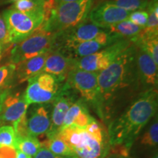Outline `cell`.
<instances>
[{
    "mask_svg": "<svg viewBox=\"0 0 158 158\" xmlns=\"http://www.w3.org/2000/svg\"><path fill=\"white\" fill-rule=\"evenodd\" d=\"M136 45L132 43L105 70L98 73L100 100V112L104 105L114 100L117 94L133 83L138 81L135 65Z\"/></svg>",
    "mask_w": 158,
    "mask_h": 158,
    "instance_id": "2",
    "label": "cell"
},
{
    "mask_svg": "<svg viewBox=\"0 0 158 158\" xmlns=\"http://www.w3.org/2000/svg\"><path fill=\"white\" fill-rule=\"evenodd\" d=\"M33 158H77L76 157H63L56 155L44 147H41Z\"/></svg>",
    "mask_w": 158,
    "mask_h": 158,
    "instance_id": "31",
    "label": "cell"
},
{
    "mask_svg": "<svg viewBox=\"0 0 158 158\" xmlns=\"http://www.w3.org/2000/svg\"><path fill=\"white\" fill-rule=\"evenodd\" d=\"M116 40L121 39L133 40L141 33L143 28L124 20L121 22L109 25L102 29Z\"/></svg>",
    "mask_w": 158,
    "mask_h": 158,
    "instance_id": "19",
    "label": "cell"
},
{
    "mask_svg": "<svg viewBox=\"0 0 158 158\" xmlns=\"http://www.w3.org/2000/svg\"><path fill=\"white\" fill-rule=\"evenodd\" d=\"M75 59L58 51L49 53L45 59L42 72L47 73L62 80L74 69Z\"/></svg>",
    "mask_w": 158,
    "mask_h": 158,
    "instance_id": "15",
    "label": "cell"
},
{
    "mask_svg": "<svg viewBox=\"0 0 158 158\" xmlns=\"http://www.w3.org/2000/svg\"><path fill=\"white\" fill-rule=\"evenodd\" d=\"M40 143L41 147L45 148L56 155L63 156V157H76L68 144L57 134L47 136L46 139Z\"/></svg>",
    "mask_w": 158,
    "mask_h": 158,
    "instance_id": "21",
    "label": "cell"
},
{
    "mask_svg": "<svg viewBox=\"0 0 158 158\" xmlns=\"http://www.w3.org/2000/svg\"><path fill=\"white\" fill-rule=\"evenodd\" d=\"M136 45L135 65L138 83L146 90L157 89L158 84V65L142 47Z\"/></svg>",
    "mask_w": 158,
    "mask_h": 158,
    "instance_id": "11",
    "label": "cell"
},
{
    "mask_svg": "<svg viewBox=\"0 0 158 158\" xmlns=\"http://www.w3.org/2000/svg\"><path fill=\"white\" fill-rule=\"evenodd\" d=\"M102 30V29L98 27L86 19L84 22L74 28L59 33L63 35L62 37L59 36L58 33V39H62L63 40L62 45L65 51L62 53L64 54L69 49L79 43L94 40Z\"/></svg>",
    "mask_w": 158,
    "mask_h": 158,
    "instance_id": "12",
    "label": "cell"
},
{
    "mask_svg": "<svg viewBox=\"0 0 158 158\" xmlns=\"http://www.w3.org/2000/svg\"><path fill=\"white\" fill-rule=\"evenodd\" d=\"M130 13L105 1L92 8L87 19L98 27L104 29L109 25L127 20Z\"/></svg>",
    "mask_w": 158,
    "mask_h": 158,
    "instance_id": "10",
    "label": "cell"
},
{
    "mask_svg": "<svg viewBox=\"0 0 158 158\" xmlns=\"http://www.w3.org/2000/svg\"><path fill=\"white\" fill-rule=\"evenodd\" d=\"M108 2L128 12L144 10L150 0H106Z\"/></svg>",
    "mask_w": 158,
    "mask_h": 158,
    "instance_id": "25",
    "label": "cell"
},
{
    "mask_svg": "<svg viewBox=\"0 0 158 158\" xmlns=\"http://www.w3.org/2000/svg\"><path fill=\"white\" fill-rule=\"evenodd\" d=\"M2 53H3V49L1 47V45H0V60H1L2 56Z\"/></svg>",
    "mask_w": 158,
    "mask_h": 158,
    "instance_id": "38",
    "label": "cell"
},
{
    "mask_svg": "<svg viewBox=\"0 0 158 158\" xmlns=\"http://www.w3.org/2000/svg\"><path fill=\"white\" fill-rule=\"evenodd\" d=\"M133 42L121 39L93 54L75 59L74 69L98 73L107 68L121 53L126 50Z\"/></svg>",
    "mask_w": 158,
    "mask_h": 158,
    "instance_id": "7",
    "label": "cell"
},
{
    "mask_svg": "<svg viewBox=\"0 0 158 158\" xmlns=\"http://www.w3.org/2000/svg\"><path fill=\"white\" fill-rule=\"evenodd\" d=\"M153 158H158V157H157V155H156V156H155V157H154Z\"/></svg>",
    "mask_w": 158,
    "mask_h": 158,
    "instance_id": "40",
    "label": "cell"
},
{
    "mask_svg": "<svg viewBox=\"0 0 158 158\" xmlns=\"http://www.w3.org/2000/svg\"><path fill=\"white\" fill-rule=\"evenodd\" d=\"M75 102L73 96L68 91V86L60 90L56 99L53 102L52 112L51 114V126L47 136L58 133L62 127L65 115L71 106Z\"/></svg>",
    "mask_w": 158,
    "mask_h": 158,
    "instance_id": "13",
    "label": "cell"
},
{
    "mask_svg": "<svg viewBox=\"0 0 158 158\" xmlns=\"http://www.w3.org/2000/svg\"><path fill=\"white\" fill-rule=\"evenodd\" d=\"M16 149L13 147H1L0 148V158H15Z\"/></svg>",
    "mask_w": 158,
    "mask_h": 158,
    "instance_id": "32",
    "label": "cell"
},
{
    "mask_svg": "<svg viewBox=\"0 0 158 158\" xmlns=\"http://www.w3.org/2000/svg\"><path fill=\"white\" fill-rule=\"evenodd\" d=\"M45 0H18L10 8L28 14H41L44 17Z\"/></svg>",
    "mask_w": 158,
    "mask_h": 158,
    "instance_id": "23",
    "label": "cell"
},
{
    "mask_svg": "<svg viewBox=\"0 0 158 158\" xmlns=\"http://www.w3.org/2000/svg\"><path fill=\"white\" fill-rule=\"evenodd\" d=\"M0 45L2 48L3 51L13 45L5 20L2 13H0Z\"/></svg>",
    "mask_w": 158,
    "mask_h": 158,
    "instance_id": "29",
    "label": "cell"
},
{
    "mask_svg": "<svg viewBox=\"0 0 158 158\" xmlns=\"http://www.w3.org/2000/svg\"><path fill=\"white\" fill-rule=\"evenodd\" d=\"M58 33L46 31L40 26L23 41L13 45L10 63L16 64L32 57L52 52L56 49Z\"/></svg>",
    "mask_w": 158,
    "mask_h": 158,
    "instance_id": "5",
    "label": "cell"
},
{
    "mask_svg": "<svg viewBox=\"0 0 158 158\" xmlns=\"http://www.w3.org/2000/svg\"><path fill=\"white\" fill-rule=\"evenodd\" d=\"M119 158H131V157H119Z\"/></svg>",
    "mask_w": 158,
    "mask_h": 158,
    "instance_id": "39",
    "label": "cell"
},
{
    "mask_svg": "<svg viewBox=\"0 0 158 158\" xmlns=\"http://www.w3.org/2000/svg\"><path fill=\"white\" fill-rule=\"evenodd\" d=\"M103 158H119V157H118V155H116V154H114L113 152H111L110 151H109V152Z\"/></svg>",
    "mask_w": 158,
    "mask_h": 158,
    "instance_id": "37",
    "label": "cell"
},
{
    "mask_svg": "<svg viewBox=\"0 0 158 158\" xmlns=\"http://www.w3.org/2000/svg\"><path fill=\"white\" fill-rule=\"evenodd\" d=\"M67 85L79 92L85 101L92 103L100 112L98 73L73 69L67 76Z\"/></svg>",
    "mask_w": 158,
    "mask_h": 158,
    "instance_id": "9",
    "label": "cell"
},
{
    "mask_svg": "<svg viewBox=\"0 0 158 158\" xmlns=\"http://www.w3.org/2000/svg\"><path fill=\"white\" fill-rule=\"evenodd\" d=\"M106 45L100 43L96 39L92 40L89 41H86L75 45L74 47L69 49L64 54H66L69 52L70 54V57L73 59H80L82 57L93 54L94 53L101 51L102 49L106 48ZM63 54V53H62Z\"/></svg>",
    "mask_w": 158,
    "mask_h": 158,
    "instance_id": "22",
    "label": "cell"
},
{
    "mask_svg": "<svg viewBox=\"0 0 158 158\" xmlns=\"http://www.w3.org/2000/svg\"><path fill=\"white\" fill-rule=\"evenodd\" d=\"M15 158H33L30 157V156L26 155V154L21 152L20 151H17L16 150V156H15Z\"/></svg>",
    "mask_w": 158,
    "mask_h": 158,
    "instance_id": "34",
    "label": "cell"
},
{
    "mask_svg": "<svg viewBox=\"0 0 158 158\" xmlns=\"http://www.w3.org/2000/svg\"><path fill=\"white\" fill-rule=\"evenodd\" d=\"M48 54L49 53L26 59L15 64L13 79L19 84H22L42 73L45 59Z\"/></svg>",
    "mask_w": 158,
    "mask_h": 158,
    "instance_id": "17",
    "label": "cell"
},
{
    "mask_svg": "<svg viewBox=\"0 0 158 158\" xmlns=\"http://www.w3.org/2000/svg\"><path fill=\"white\" fill-rule=\"evenodd\" d=\"M78 0H54L56 5H59V4L66 3V2H76Z\"/></svg>",
    "mask_w": 158,
    "mask_h": 158,
    "instance_id": "36",
    "label": "cell"
},
{
    "mask_svg": "<svg viewBox=\"0 0 158 158\" xmlns=\"http://www.w3.org/2000/svg\"><path fill=\"white\" fill-rule=\"evenodd\" d=\"M141 144L150 147H155L158 143V122L157 118L150 125L143 134L141 140Z\"/></svg>",
    "mask_w": 158,
    "mask_h": 158,
    "instance_id": "27",
    "label": "cell"
},
{
    "mask_svg": "<svg viewBox=\"0 0 158 158\" xmlns=\"http://www.w3.org/2000/svg\"><path fill=\"white\" fill-rule=\"evenodd\" d=\"M8 29L12 44H17L29 37L44 21L43 15L28 14L10 8L2 13Z\"/></svg>",
    "mask_w": 158,
    "mask_h": 158,
    "instance_id": "8",
    "label": "cell"
},
{
    "mask_svg": "<svg viewBox=\"0 0 158 158\" xmlns=\"http://www.w3.org/2000/svg\"><path fill=\"white\" fill-rule=\"evenodd\" d=\"M60 79L47 73H40L27 81L28 85L23 94L29 106L44 105L53 102L59 92Z\"/></svg>",
    "mask_w": 158,
    "mask_h": 158,
    "instance_id": "6",
    "label": "cell"
},
{
    "mask_svg": "<svg viewBox=\"0 0 158 158\" xmlns=\"http://www.w3.org/2000/svg\"><path fill=\"white\" fill-rule=\"evenodd\" d=\"M15 133L12 125H3L0 127V148L8 147L15 148Z\"/></svg>",
    "mask_w": 158,
    "mask_h": 158,
    "instance_id": "26",
    "label": "cell"
},
{
    "mask_svg": "<svg viewBox=\"0 0 158 158\" xmlns=\"http://www.w3.org/2000/svg\"><path fill=\"white\" fill-rule=\"evenodd\" d=\"M15 64L8 63L0 67V89L9 87L10 83L13 80Z\"/></svg>",
    "mask_w": 158,
    "mask_h": 158,
    "instance_id": "28",
    "label": "cell"
},
{
    "mask_svg": "<svg viewBox=\"0 0 158 158\" xmlns=\"http://www.w3.org/2000/svg\"><path fill=\"white\" fill-rule=\"evenodd\" d=\"M10 93V92L9 87L1 89H0V113H1L4 101H5L6 98H7Z\"/></svg>",
    "mask_w": 158,
    "mask_h": 158,
    "instance_id": "33",
    "label": "cell"
},
{
    "mask_svg": "<svg viewBox=\"0 0 158 158\" xmlns=\"http://www.w3.org/2000/svg\"><path fill=\"white\" fill-rule=\"evenodd\" d=\"M51 126V115L45 105L35 108L29 117H27V127L29 135L38 137L48 133Z\"/></svg>",
    "mask_w": 158,
    "mask_h": 158,
    "instance_id": "16",
    "label": "cell"
},
{
    "mask_svg": "<svg viewBox=\"0 0 158 158\" xmlns=\"http://www.w3.org/2000/svg\"><path fill=\"white\" fill-rule=\"evenodd\" d=\"M56 134L78 158H103L110 151L108 135L94 118L85 127H68Z\"/></svg>",
    "mask_w": 158,
    "mask_h": 158,
    "instance_id": "3",
    "label": "cell"
},
{
    "mask_svg": "<svg viewBox=\"0 0 158 158\" xmlns=\"http://www.w3.org/2000/svg\"><path fill=\"white\" fill-rule=\"evenodd\" d=\"M29 106L23 99V94L10 93L4 101L0 113V122L13 125L27 116Z\"/></svg>",
    "mask_w": 158,
    "mask_h": 158,
    "instance_id": "14",
    "label": "cell"
},
{
    "mask_svg": "<svg viewBox=\"0 0 158 158\" xmlns=\"http://www.w3.org/2000/svg\"><path fill=\"white\" fill-rule=\"evenodd\" d=\"M148 16H149V14L146 10H136L131 12L130 13L127 21L143 28L147 23Z\"/></svg>",
    "mask_w": 158,
    "mask_h": 158,
    "instance_id": "30",
    "label": "cell"
},
{
    "mask_svg": "<svg viewBox=\"0 0 158 158\" xmlns=\"http://www.w3.org/2000/svg\"><path fill=\"white\" fill-rule=\"evenodd\" d=\"M93 119L83 100H78L68 109L60 130L68 127H85Z\"/></svg>",
    "mask_w": 158,
    "mask_h": 158,
    "instance_id": "18",
    "label": "cell"
},
{
    "mask_svg": "<svg viewBox=\"0 0 158 158\" xmlns=\"http://www.w3.org/2000/svg\"><path fill=\"white\" fill-rule=\"evenodd\" d=\"M146 10L148 12V20L141 33L133 40H146L158 37V2L157 0H150Z\"/></svg>",
    "mask_w": 158,
    "mask_h": 158,
    "instance_id": "20",
    "label": "cell"
},
{
    "mask_svg": "<svg viewBox=\"0 0 158 158\" xmlns=\"http://www.w3.org/2000/svg\"><path fill=\"white\" fill-rule=\"evenodd\" d=\"M157 110V89L145 90L108 127L110 151L129 157L130 150L143 128Z\"/></svg>",
    "mask_w": 158,
    "mask_h": 158,
    "instance_id": "1",
    "label": "cell"
},
{
    "mask_svg": "<svg viewBox=\"0 0 158 158\" xmlns=\"http://www.w3.org/2000/svg\"><path fill=\"white\" fill-rule=\"evenodd\" d=\"M93 3L94 0H78L56 5L49 19L41 26L52 33H60L74 28L87 19Z\"/></svg>",
    "mask_w": 158,
    "mask_h": 158,
    "instance_id": "4",
    "label": "cell"
},
{
    "mask_svg": "<svg viewBox=\"0 0 158 158\" xmlns=\"http://www.w3.org/2000/svg\"><path fill=\"white\" fill-rule=\"evenodd\" d=\"M40 148V141L35 136L27 135L24 137L16 138L15 139V149L31 157H35Z\"/></svg>",
    "mask_w": 158,
    "mask_h": 158,
    "instance_id": "24",
    "label": "cell"
},
{
    "mask_svg": "<svg viewBox=\"0 0 158 158\" xmlns=\"http://www.w3.org/2000/svg\"><path fill=\"white\" fill-rule=\"evenodd\" d=\"M18 0H0V6L8 5V4H13Z\"/></svg>",
    "mask_w": 158,
    "mask_h": 158,
    "instance_id": "35",
    "label": "cell"
}]
</instances>
